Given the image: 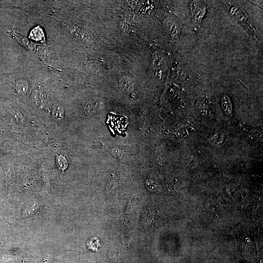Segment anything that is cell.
Listing matches in <instances>:
<instances>
[{"instance_id":"obj_1","label":"cell","mask_w":263,"mask_h":263,"mask_svg":"<svg viewBox=\"0 0 263 263\" xmlns=\"http://www.w3.org/2000/svg\"><path fill=\"white\" fill-rule=\"evenodd\" d=\"M228 13L240 24H241L247 32L250 33L251 37L257 38L256 32L252 24L248 19L246 14L242 9L236 5H232L229 3L226 4Z\"/></svg>"},{"instance_id":"obj_2","label":"cell","mask_w":263,"mask_h":263,"mask_svg":"<svg viewBox=\"0 0 263 263\" xmlns=\"http://www.w3.org/2000/svg\"><path fill=\"white\" fill-rule=\"evenodd\" d=\"M190 8L192 17V22L195 29H198L205 16L207 6L201 0H192L190 2Z\"/></svg>"},{"instance_id":"obj_3","label":"cell","mask_w":263,"mask_h":263,"mask_svg":"<svg viewBox=\"0 0 263 263\" xmlns=\"http://www.w3.org/2000/svg\"><path fill=\"white\" fill-rule=\"evenodd\" d=\"M164 24L172 38H177L180 36V27L176 20L171 18H168L164 21Z\"/></svg>"},{"instance_id":"obj_4","label":"cell","mask_w":263,"mask_h":263,"mask_svg":"<svg viewBox=\"0 0 263 263\" xmlns=\"http://www.w3.org/2000/svg\"><path fill=\"white\" fill-rule=\"evenodd\" d=\"M8 34L18 43L21 44L22 46L26 48H31L33 47V45L31 44L29 40L24 36L19 34L15 30L13 29L11 31L8 32Z\"/></svg>"},{"instance_id":"obj_5","label":"cell","mask_w":263,"mask_h":263,"mask_svg":"<svg viewBox=\"0 0 263 263\" xmlns=\"http://www.w3.org/2000/svg\"><path fill=\"white\" fill-rule=\"evenodd\" d=\"M30 38L37 41L44 40V34L43 31L39 27L35 28L30 34Z\"/></svg>"},{"instance_id":"obj_6","label":"cell","mask_w":263,"mask_h":263,"mask_svg":"<svg viewBox=\"0 0 263 263\" xmlns=\"http://www.w3.org/2000/svg\"><path fill=\"white\" fill-rule=\"evenodd\" d=\"M121 84L123 88L129 89L132 87V82L130 78L124 77L121 80Z\"/></svg>"},{"instance_id":"obj_7","label":"cell","mask_w":263,"mask_h":263,"mask_svg":"<svg viewBox=\"0 0 263 263\" xmlns=\"http://www.w3.org/2000/svg\"><path fill=\"white\" fill-rule=\"evenodd\" d=\"M53 114L56 119H62L63 117V108L61 106H57L55 107Z\"/></svg>"},{"instance_id":"obj_8","label":"cell","mask_w":263,"mask_h":263,"mask_svg":"<svg viewBox=\"0 0 263 263\" xmlns=\"http://www.w3.org/2000/svg\"><path fill=\"white\" fill-rule=\"evenodd\" d=\"M163 60L162 58L158 55H156L155 56H153V65L155 66V67L159 68L158 69H159V70H160V69H161V68L163 66Z\"/></svg>"},{"instance_id":"obj_9","label":"cell","mask_w":263,"mask_h":263,"mask_svg":"<svg viewBox=\"0 0 263 263\" xmlns=\"http://www.w3.org/2000/svg\"><path fill=\"white\" fill-rule=\"evenodd\" d=\"M57 162L59 167L62 170L65 169L68 166V163L63 157L59 156L57 158Z\"/></svg>"},{"instance_id":"obj_10","label":"cell","mask_w":263,"mask_h":263,"mask_svg":"<svg viewBox=\"0 0 263 263\" xmlns=\"http://www.w3.org/2000/svg\"><path fill=\"white\" fill-rule=\"evenodd\" d=\"M162 75H163V73L161 70H158L156 71V76H158V77L162 76Z\"/></svg>"}]
</instances>
